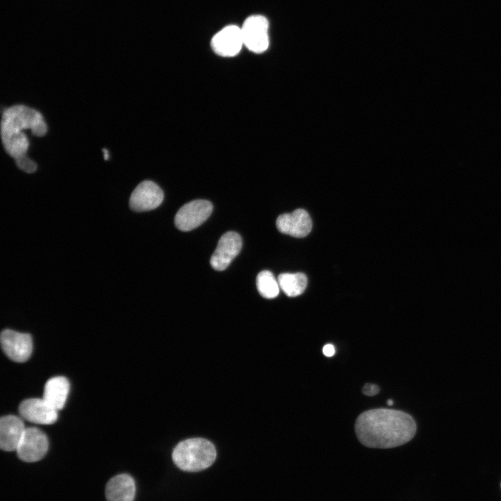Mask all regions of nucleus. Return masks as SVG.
<instances>
[{
  "label": "nucleus",
  "mask_w": 501,
  "mask_h": 501,
  "mask_svg": "<svg viewBox=\"0 0 501 501\" xmlns=\"http://www.w3.org/2000/svg\"><path fill=\"white\" fill-rule=\"evenodd\" d=\"M242 246L241 236L233 231L223 234L210 259V264L216 271L225 270L239 253Z\"/></svg>",
  "instance_id": "obj_9"
},
{
  "label": "nucleus",
  "mask_w": 501,
  "mask_h": 501,
  "mask_svg": "<svg viewBox=\"0 0 501 501\" xmlns=\"http://www.w3.org/2000/svg\"><path fill=\"white\" fill-rule=\"evenodd\" d=\"M276 227L283 234L301 238L310 232L312 223L309 214L305 209H298L280 215L276 220Z\"/></svg>",
  "instance_id": "obj_12"
},
{
  "label": "nucleus",
  "mask_w": 501,
  "mask_h": 501,
  "mask_svg": "<svg viewBox=\"0 0 501 501\" xmlns=\"http://www.w3.org/2000/svg\"><path fill=\"white\" fill-rule=\"evenodd\" d=\"M387 404L389 406H392L393 404L392 400H391V399L388 400Z\"/></svg>",
  "instance_id": "obj_22"
},
{
  "label": "nucleus",
  "mask_w": 501,
  "mask_h": 501,
  "mask_svg": "<svg viewBox=\"0 0 501 501\" xmlns=\"http://www.w3.org/2000/svg\"><path fill=\"white\" fill-rule=\"evenodd\" d=\"M214 445L203 438H191L180 442L175 447L172 458L181 470L198 472L209 467L215 461Z\"/></svg>",
  "instance_id": "obj_3"
},
{
  "label": "nucleus",
  "mask_w": 501,
  "mask_h": 501,
  "mask_svg": "<svg viewBox=\"0 0 501 501\" xmlns=\"http://www.w3.org/2000/svg\"><path fill=\"white\" fill-rule=\"evenodd\" d=\"M135 483L133 478L127 474H120L112 477L106 486L107 501H134Z\"/></svg>",
  "instance_id": "obj_14"
},
{
  "label": "nucleus",
  "mask_w": 501,
  "mask_h": 501,
  "mask_svg": "<svg viewBox=\"0 0 501 501\" xmlns=\"http://www.w3.org/2000/svg\"><path fill=\"white\" fill-rule=\"evenodd\" d=\"M164 199L161 189L154 182L145 180L132 191L129 201V207L134 212H146L158 207Z\"/></svg>",
  "instance_id": "obj_8"
},
{
  "label": "nucleus",
  "mask_w": 501,
  "mask_h": 501,
  "mask_svg": "<svg viewBox=\"0 0 501 501\" xmlns=\"http://www.w3.org/2000/svg\"><path fill=\"white\" fill-rule=\"evenodd\" d=\"M244 45L241 28L229 25L216 33L211 40L214 51L221 56L237 55Z\"/></svg>",
  "instance_id": "obj_11"
},
{
  "label": "nucleus",
  "mask_w": 501,
  "mask_h": 501,
  "mask_svg": "<svg viewBox=\"0 0 501 501\" xmlns=\"http://www.w3.org/2000/svg\"><path fill=\"white\" fill-rule=\"evenodd\" d=\"M355 431L359 441L367 447L392 448L411 440L416 432V424L405 412L375 408L358 417Z\"/></svg>",
  "instance_id": "obj_1"
},
{
  "label": "nucleus",
  "mask_w": 501,
  "mask_h": 501,
  "mask_svg": "<svg viewBox=\"0 0 501 501\" xmlns=\"http://www.w3.org/2000/svg\"><path fill=\"white\" fill-rule=\"evenodd\" d=\"M324 355L326 357H332L335 353V348L331 344H326L322 349Z\"/></svg>",
  "instance_id": "obj_20"
},
{
  "label": "nucleus",
  "mask_w": 501,
  "mask_h": 501,
  "mask_svg": "<svg viewBox=\"0 0 501 501\" xmlns=\"http://www.w3.org/2000/svg\"><path fill=\"white\" fill-rule=\"evenodd\" d=\"M26 427L22 420L15 415L3 416L0 420V447L7 452L16 451Z\"/></svg>",
  "instance_id": "obj_13"
},
{
  "label": "nucleus",
  "mask_w": 501,
  "mask_h": 501,
  "mask_svg": "<svg viewBox=\"0 0 501 501\" xmlns=\"http://www.w3.org/2000/svg\"><path fill=\"white\" fill-rule=\"evenodd\" d=\"M363 392L367 396L376 395L379 392V388L376 384L366 383L363 389Z\"/></svg>",
  "instance_id": "obj_19"
},
{
  "label": "nucleus",
  "mask_w": 501,
  "mask_h": 501,
  "mask_svg": "<svg viewBox=\"0 0 501 501\" xmlns=\"http://www.w3.org/2000/svg\"><path fill=\"white\" fill-rule=\"evenodd\" d=\"M28 129L36 136L46 134L47 126L39 111L22 104L4 110L1 120V142L6 153L14 159L27 152L29 140L22 130Z\"/></svg>",
  "instance_id": "obj_2"
},
{
  "label": "nucleus",
  "mask_w": 501,
  "mask_h": 501,
  "mask_svg": "<svg viewBox=\"0 0 501 501\" xmlns=\"http://www.w3.org/2000/svg\"><path fill=\"white\" fill-rule=\"evenodd\" d=\"M48 439L41 430L26 428L16 450L18 457L26 462H35L44 457L48 450Z\"/></svg>",
  "instance_id": "obj_6"
},
{
  "label": "nucleus",
  "mask_w": 501,
  "mask_h": 501,
  "mask_svg": "<svg viewBox=\"0 0 501 501\" xmlns=\"http://www.w3.org/2000/svg\"><path fill=\"white\" fill-rule=\"evenodd\" d=\"M1 344L6 356L15 362L27 360L32 353V338L28 333L5 329L1 334Z\"/></svg>",
  "instance_id": "obj_7"
},
{
  "label": "nucleus",
  "mask_w": 501,
  "mask_h": 501,
  "mask_svg": "<svg viewBox=\"0 0 501 501\" xmlns=\"http://www.w3.org/2000/svg\"><path fill=\"white\" fill-rule=\"evenodd\" d=\"M269 22L262 15L247 17L241 27L244 45L251 51L260 54L269 47Z\"/></svg>",
  "instance_id": "obj_4"
},
{
  "label": "nucleus",
  "mask_w": 501,
  "mask_h": 501,
  "mask_svg": "<svg viewBox=\"0 0 501 501\" xmlns=\"http://www.w3.org/2000/svg\"><path fill=\"white\" fill-rule=\"evenodd\" d=\"M280 288L290 297L301 295L307 286V277L303 273H284L278 276Z\"/></svg>",
  "instance_id": "obj_16"
},
{
  "label": "nucleus",
  "mask_w": 501,
  "mask_h": 501,
  "mask_svg": "<svg viewBox=\"0 0 501 501\" xmlns=\"http://www.w3.org/2000/svg\"><path fill=\"white\" fill-rule=\"evenodd\" d=\"M256 285L260 295L266 299H273L279 294L278 282L269 271H262L258 273Z\"/></svg>",
  "instance_id": "obj_17"
},
{
  "label": "nucleus",
  "mask_w": 501,
  "mask_h": 501,
  "mask_svg": "<svg viewBox=\"0 0 501 501\" xmlns=\"http://www.w3.org/2000/svg\"><path fill=\"white\" fill-rule=\"evenodd\" d=\"M19 414L24 419L36 424H51L58 418V411L43 398L24 400L19 406Z\"/></svg>",
  "instance_id": "obj_10"
},
{
  "label": "nucleus",
  "mask_w": 501,
  "mask_h": 501,
  "mask_svg": "<svg viewBox=\"0 0 501 501\" xmlns=\"http://www.w3.org/2000/svg\"><path fill=\"white\" fill-rule=\"evenodd\" d=\"M102 151H103V152H104V159H105V160H107V159H109L108 150H107L106 149H103Z\"/></svg>",
  "instance_id": "obj_21"
},
{
  "label": "nucleus",
  "mask_w": 501,
  "mask_h": 501,
  "mask_svg": "<svg viewBox=\"0 0 501 501\" xmlns=\"http://www.w3.org/2000/svg\"><path fill=\"white\" fill-rule=\"evenodd\" d=\"M70 390V383L63 376L49 379L45 383L42 398L57 411L63 408Z\"/></svg>",
  "instance_id": "obj_15"
},
{
  "label": "nucleus",
  "mask_w": 501,
  "mask_h": 501,
  "mask_svg": "<svg viewBox=\"0 0 501 501\" xmlns=\"http://www.w3.org/2000/svg\"><path fill=\"white\" fill-rule=\"evenodd\" d=\"M212 204L206 200H195L184 205L175 216V225L182 231L192 230L203 223L212 214Z\"/></svg>",
  "instance_id": "obj_5"
},
{
  "label": "nucleus",
  "mask_w": 501,
  "mask_h": 501,
  "mask_svg": "<svg viewBox=\"0 0 501 501\" xmlns=\"http://www.w3.org/2000/svg\"><path fill=\"white\" fill-rule=\"evenodd\" d=\"M15 164L22 170L27 173H34L37 169V164L26 155L21 156L15 159Z\"/></svg>",
  "instance_id": "obj_18"
}]
</instances>
